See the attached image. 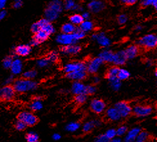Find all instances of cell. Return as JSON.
<instances>
[{
    "label": "cell",
    "mask_w": 157,
    "mask_h": 142,
    "mask_svg": "<svg viewBox=\"0 0 157 142\" xmlns=\"http://www.w3.org/2000/svg\"><path fill=\"white\" fill-rule=\"evenodd\" d=\"M86 36V33L77 28L72 34H59L56 37V41L61 46L77 44L80 40L83 39Z\"/></svg>",
    "instance_id": "cell-1"
},
{
    "label": "cell",
    "mask_w": 157,
    "mask_h": 142,
    "mask_svg": "<svg viewBox=\"0 0 157 142\" xmlns=\"http://www.w3.org/2000/svg\"><path fill=\"white\" fill-rule=\"evenodd\" d=\"M63 2L61 0H52L48 3L44 10V18L50 22H53L59 18L63 11Z\"/></svg>",
    "instance_id": "cell-2"
},
{
    "label": "cell",
    "mask_w": 157,
    "mask_h": 142,
    "mask_svg": "<svg viewBox=\"0 0 157 142\" xmlns=\"http://www.w3.org/2000/svg\"><path fill=\"white\" fill-rule=\"evenodd\" d=\"M12 86L16 93H25L36 89L38 87V83L33 80L23 78L14 80Z\"/></svg>",
    "instance_id": "cell-3"
},
{
    "label": "cell",
    "mask_w": 157,
    "mask_h": 142,
    "mask_svg": "<svg viewBox=\"0 0 157 142\" xmlns=\"http://www.w3.org/2000/svg\"><path fill=\"white\" fill-rule=\"evenodd\" d=\"M139 47L150 50L157 46V36L155 34H148L140 37L136 43Z\"/></svg>",
    "instance_id": "cell-4"
},
{
    "label": "cell",
    "mask_w": 157,
    "mask_h": 142,
    "mask_svg": "<svg viewBox=\"0 0 157 142\" xmlns=\"http://www.w3.org/2000/svg\"><path fill=\"white\" fill-rule=\"evenodd\" d=\"M153 112V108L149 104H136L132 108V113L138 118H146Z\"/></svg>",
    "instance_id": "cell-5"
},
{
    "label": "cell",
    "mask_w": 157,
    "mask_h": 142,
    "mask_svg": "<svg viewBox=\"0 0 157 142\" xmlns=\"http://www.w3.org/2000/svg\"><path fill=\"white\" fill-rule=\"evenodd\" d=\"M89 106L91 111L95 114H103L107 108V105L104 100L98 98L91 100L90 102Z\"/></svg>",
    "instance_id": "cell-6"
},
{
    "label": "cell",
    "mask_w": 157,
    "mask_h": 142,
    "mask_svg": "<svg viewBox=\"0 0 157 142\" xmlns=\"http://www.w3.org/2000/svg\"><path fill=\"white\" fill-rule=\"evenodd\" d=\"M119 111L122 118H126L132 114V107L126 101H119L113 106Z\"/></svg>",
    "instance_id": "cell-7"
},
{
    "label": "cell",
    "mask_w": 157,
    "mask_h": 142,
    "mask_svg": "<svg viewBox=\"0 0 157 142\" xmlns=\"http://www.w3.org/2000/svg\"><path fill=\"white\" fill-rule=\"evenodd\" d=\"M18 120L22 121L27 126H34L38 122V118L37 116L32 112L28 111H23L17 116Z\"/></svg>",
    "instance_id": "cell-8"
},
{
    "label": "cell",
    "mask_w": 157,
    "mask_h": 142,
    "mask_svg": "<svg viewBox=\"0 0 157 142\" xmlns=\"http://www.w3.org/2000/svg\"><path fill=\"white\" fill-rule=\"evenodd\" d=\"M86 64V71L88 73L91 75H95L97 73H98V72H99L104 62L99 57H97L91 59Z\"/></svg>",
    "instance_id": "cell-9"
},
{
    "label": "cell",
    "mask_w": 157,
    "mask_h": 142,
    "mask_svg": "<svg viewBox=\"0 0 157 142\" xmlns=\"http://www.w3.org/2000/svg\"><path fill=\"white\" fill-rule=\"evenodd\" d=\"M85 69L86 70V64L83 61H74L64 64L63 71L65 74L74 72L75 71Z\"/></svg>",
    "instance_id": "cell-10"
},
{
    "label": "cell",
    "mask_w": 157,
    "mask_h": 142,
    "mask_svg": "<svg viewBox=\"0 0 157 142\" xmlns=\"http://www.w3.org/2000/svg\"><path fill=\"white\" fill-rule=\"evenodd\" d=\"M91 39H92V40L96 41L100 47L104 48H108L112 44L110 39L104 32H102L94 34L91 36Z\"/></svg>",
    "instance_id": "cell-11"
},
{
    "label": "cell",
    "mask_w": 157,
    "mask_h": 142,
    "mask_svg": "<svg viewBox=\"0 0 157 142\" xmlns=\"http://www.w3.org/2000/svg\"><path fill=\"white\" fill-rule=\"evenodd\" d=\"M16 92L11 85H5L0 89V99L3 101H10L14 99Z\"/></svg>",
    "instance_id": "cell-12"
},
{
    "label": "cell",
    "mask_w": 157,
    "mask_h": 142,
    "mask_svg": "<svg viewBox=\"0 0 157 142\" xmlns=\"http://www.w3.org/2000/svg\"><path fill=\"white\" fill-rule=\"evenodd\" d=\"M82 50L81 45L77 44H73L67 45V46H62L60 48V52L64 55H76L80 53Z\"/></svg>",
    "instance_id": "cell-13"
},
{
    "label": "cell",
    "mask_w": 157,
    "mask_h": 142,
    "mask_svg": "<svg viewBox=\"0 0 157 142\" xmlns=\"http://www.w3.org/2000/svg\"><path fill=\"white\" fill-rule=\"evenodd\" d=\"M50 36L44 31L40 30L36 34H34V37H32L30 41V45L31 47H37L40 44L47 41Z\"/></svg>",
    "instance_id": "cell-14"
},
{
    "label": "cell",
    "mask_w": 157,
    "mask_h": 142,
    "mask_svg": "<svg viewBox=\"0 0 157 142\" xmlns=\"http://www.w3.org/2000/svg\"><path fill=\"white\" fill-rule=\"evenodd\" d=\"M102 125V121L99 119H92L90 120L81 125L82 131L84 133H89L92 131L95 128L100 127Z\"/></svg>",
    "instance_id": "cell-15"
},
{
    "label": "cell",
    "mask_w": 157,
    "mask_h": 142,
    "mask_svg": "<svg viewBox=\"0 0 157 142\" xmlns=\"http://www.w3.org/2000/svg\"><path fill=\"white\" fill-rule=\"evenodd\" d=\"M88 72L85 69L75 71L74 72L66 74V77L69 80L73 81H83L87 78Z\"/></svg>",
    "instance_id": "cell-16"
},
{
    "label": "cell",
    "mask_w": 157,
    "mask_h": 142,
    "mask_svg": "<svg viewBox=\"0 0 157 142\" xmlns=\"http://www.w3.org/2000/svg\"><path fill=\"white\" fill-rule=\"evenodd\" d=\"M106 8V4L102 0H95L91 1L88 4V10L94 14H98L101 12Z\"/></svg>",
    "instance_id": "cell-17"
},
{
    "label": "cell",
    "mask_w": 157,
    "mask_h": 142,
    "mask_svg": "<svg viewBox=\"0 0 157 142\" xmlns=\"http://www.w3.org/2000/svg\"><path fill=\"white\" fill-rule=\"evenodd\" d=\"M128 59L124 50H119L114 53L112 64L116 66H122L126 64Z\"/></svg>",
    "instance_id": "cell-18"
},
{
    "label": "cell",
    "mask_w": 157,
    "mask_h": 142,
    "mask_svg": "<svg viewBox=\"0 0 157 142\" xmlns=\"http://www.w3.org/2000/svg\"><path fill=\"white\" fill-rule=\"evenodd\" d=\"M104 113H105L106 119L110 121L116 122L122 119L119 111L117 110V109L114 106L106 108Z\"/></svg>",
    "instance_id": "cell-19"
},
{
    "label": "cell",
    "mask_w": 157,
    "mask_h": 142,
    "mask_svg": "<svg viewBox=\"0 0 157 142\" xmlns=\"http://www.w3.org/2000/svg\"><path fill=\"white\" fill-rule=\"evenodd\" d=\"M141 130L142 129L139 126L133 127L130 129H128V132L122 139L123 142H135L137 135L139 134Z\"/></svg>",
    "instance_id": "cell-20"
},
{
    "label": "cell",
    "mask_w": 157,
    "mask_h": 142,
    "mask_svg": "<svg viewBox=\"0 0 157 142\" xmlns=\"http://www.w3.org/2000/svg\"><path fill=\"white\" fill-rule=\"evenodd\" d=\"M32 51V47L30 44H19L14 50V54L18 57H27Z\"/></svg>",
    "instance_id": "cell-21"
},
{
    "label": "cell",
    "mask_w": 157,
    "mask_h": 142,
    "mask_svg": "<svg viewBox=\"0 0 157 142\" xmlns=\"http://www.w3.org/2000/svg\"><path fill=\"white\" fill-rule=\"evenodd\" d=\"M86 84L82 81H74L71 86V92L74 95L86 94Z\"/></svg>",
    "instance_id": "cell-22"
},
{
    "label": "cell",
    "mask_w": 157,
    "mask_h": 142,
    "mask_svg": "<svg viewBox=\"0 0 157 142\" xmlns=\"http://www.w3.org/2000/svg\"><path fill=\"white\" fill-rule=\"evenodd\" d=\"M126 56L128 60H132L139 55L140 47L137 44H132L128 47L125 50Z\"/></svg>",
    "instance_id": "cell-23"
},
{
    "label": "cell",
    "mask_w": 157,
    "mask_h": 142,
    "mask_svg": "<svg viewBox=\"0 0 157 142\" xmlns=\"http://www.w3.org/2000/svg\"><path fill=\"white\" fill-rule=\"evenodd\" d=\"M23 64L22 61L20 59H19V58L14 59L10 68L12 75H18L19 74H21L23 72Z\"/></svg>",
    "instance_id": "cell-24"
},
{
    "label": "cell",
    "mask_w": 157,
    "mask_h": 142,
    "mask_svg": "<svg viewBox=\"0 0 157 142\" xmlns=\"http://www.w3.org/2000/svg\"><path fill=\"white\" fill-rule=\"evenodd\" d=\"M63 8L67 11H84L82 6L77 4L75 0H65L63 2Z\"/></svg>",
    "instance_id": "cell-25"
},
{
    "label": "cell",
    "mask_w": 157,
    "mask_h": 142,
    "mask_svg": "<svg viewBox=\"0 0 157 142\" xmlns=\"http://www.w3.org/2000/svg\"><path fill=\"white\" fill-rule=\"evenodd\" d=\"M114 52L112 50L109 49H104L102 50L99 54V57L100 59L103 61V62L106 63H112L113 61Z\"/></svg>",
    "instance_id": "cell-26"
},
{
    "label": "cell",
    "mask_w": 157,
    "mask_h": 142,
    "mask_svg": "<svg viewBox=\"0 0 157 142\" xmlns=\"http://www.w3.org/2000/svg\"><path fill=\"white\" fill-rule=\"evenodd\" d=\"M29 107L32 111H41L43 108V104L40 96H37V97H36L32 100L29 106Z\"/></svg>",
    "instance_id": "cell-27"
},
{
    "label": "cell",
    "mask_w": 157,
    "mask_h": 142,
    "mask_svg": "<svg viewBox=\"0 0 157 142\" xmlns=\"http://www.w3.org/2000/svg\"><path fill=\"white\" fill-rule=\"evenodd\" d=\"M81 127V124L80 122H78L77 121H73L69 122L68 124H67V125L65 126V130L68 133H74L79 130Z\"/></svg>",
    "instance_id": "cell-28"
},
{
    "label": "cell",
    "mask_w": 157,
    "mask_h": 142,
    "mask_svg": "<svg viewBox=\"0 0 157 142\" xmlns=\"http://www.w3.org/2000/svg\"><path fill=\"white\" fill-rule=\"evenodd\" d=\"M151 138V134L149 132L144 130H141L139 134L137 135L135 142H149Z\"/></svg>",
    "instance_id": "cell-29"
},
{
    "label": "cell",
    "mask_w": 157,
    "mask_h": 142,
    "mask_svg": "<svg viewBox=\"0 0 157 142\" xmlns=\"http://www.w3.org/2000/svg\"><path fill=\"white\" fill-rule=\"evenodd\" d=\"M94 28V24L92 21H91L90 20H84L82 22V23L79 25V28H78L86 34L88 32L93 30Z\"/></svg>",
    "instance_id": "cell-30"
},
{
    "label": "cell",
    "mask_w": 157,
    "mask_h": 142,
    "mask_svg": "<svg viewBox=\"0 0 157 142\" xmlns=\"http://www.w3.org/2000/svg\"><path fill=\"white\" fill-rule=\"evenodd\" d=\"M76 26L71 23H66L61 26V33L63 34H72L77 30Z\"/></svg>",
    "instance_id": "cell-31"
},
{
    "label": "cell",
    "mask_w": 157,
    "mask_h": 142,
    "mask_svg": "<svg viewBox=\"0 0 157 142\" xmlns=\"http://www.w3.org/2000/svg\"><path fill=\"white\" fill-rule=\"evenodd\" d=\"M109 82V85L113 91L118 92L119 91L122 87V81L120 80L117 77L113 79H111L108 80Z\"/></svg>",
    "instance_id": "cell-32"
},
{
    "label": "cell",
    "mask_w": 157,
    "mask_h": 142,
    "mask_svg": "<svg viewBox=\"0 0 157 142\" xmlns=\"http://www.w3.org/2000/svg\"><path fill=\"white\" fill-rule=\"evenodd\" d=\"M119 68H120L119 67L116 66H113L112 67H110L107 70L106 73V79L109 80V79L117 77V74H118V72H119Z\"/></svg>",
    "instance_id": "cell-33"
},
{
    "label": "cell",
    "mask_w": 157,
    "mask_h": 142,
    "mask_svg": "<svg viewBox=\"0 0 157 142\" xmlns=\"http://www.w3.org/2000/svg\"><path fill=\"white\" fill-rule=\"evenodd\" d=\"M131 77V73L129 71L125 68H119L117 74V78L121 81L128 80Z\"/></svg>",
    "instance_id": "cell-34"
},
{
    "label": "cell",
    "mask_w": 157,
    "mask_h": 142,
    "mask_svg": "<svg viewBox=\"0 0 157 142\" xmlns=\"http://www.w3.org/2000/svg\"><path fill=\"white\" fill-rule=\"evenodd\" d=\"M70 23L73 24L75 26L78 25L79 26L82 22L84 21V19L81 16V14H74L73 15H71L69 17Z\"/></svg>",
    "instance_id": "cell-35"
},
{
    "label": "cell",
    "mask_w": 157,
    "mask_h": 142,
    "mask_svg": "<svg viewBox=\"0 0 157 142\" xmlns=\"http://www.w3.org/2000/svg\"><path fill=\"white\" fill-rule=\"evenodd\" d=\"M45 20H46L45 18H43V19H39V21L32 24L31 27H30V30L32 33L36 34V32H37L39 30H40L41 29L42 26L44 24Z\"/></svg>",
    "instance_id": "cell-36"
},
{
    "label": "cell",
    "mask_w": 157,
    "mask_h": 142,
    "mask_svg": "<svg viewBox=\"0 0 157 142\" xmlns=\"http://www.w3.org/2000/svg\"><path fill=\"white\" fill-rule=\"evenodd\" d=\"M88 96L86 94H80L75 95L74 97V102L77 105L81 106L84 104L88 101Z\"/></svg>",
    "instance_id": "cell-37"
},
{
    "label": "cell",
    "mask_w": 157,
    "mask_h": 142,
    "mask_svg": "<svg viewBox=\"0 0 157 142\" xmlns=\"http://www.w3.org/2000/svg\"><path fill=\"white\" fill-rule=\"evenodd\" d=\"M27 142H39V136L37 133L34 131L29 132L25 136Z\"/></svg>",
    "instance_id": "cell-38"
},
{
    "label": "cell",
    "mask_w": 157,
    "mask_h": 142,
    "mask_svg": "<svg viewBox=\"0 0 157 142\" xmlns=\"http://www.w3.org/2000/svg\"><path fill=\"white\" fill-rule=\"evenodd\" d=\"M47 58L50 63L57 62L59 59V53L56 50L51 51L47 54Z\"/></svg>",
    "instance_id": "cell-39"
},
{
    "label": "cell",
    "mask_w": 157,
    "mask_h": 142,
    "mask_svg": "<svg viewBox=\"0 0 157 142\" xmlns=\"http://www.w3.org/2000/svg\"><path fill=\"white\" fill-rule=\"evenodd\" d=\"M37 75V71L35 69H29L23 73V77L26 79L33 80Z\"/></svg>",
    "instance_id": "cell-40"
},
{
    "label": "cell",
    "mask_w": 157,
    "mask_h": 142,
    "mask_svg": "<svg viewBox=\"0 0 157 142\" xmlns=\"http://www.w3.org/2000/svg\"><path fill=\"white\" fill-rule=\"evenodd\" d=\"M128 131V127L126 125H121L116 129L117 136L118 137H124Z\"/></svg>",
    "instance_id": "cell-41"
},
{
    "label": "cell",
    "mask_w": 157,
    "mask_h": 142,
    "mask_svg": "<svg viewBox=\"0 0 157 142\" xmlns=\"http://www.w3.org/2000/svg\"><path fill=\"white\" fill-rule=\"evenodd\" d=\"M50 64V62L47 57L41 58V59H39L36 61V65L39 68H44L47 67L49 66Z\"/></svg>",
    "instance_id": "cell-42"
},
{
    "label": "cell",
    "mask_w": 157,
    "mask_h": 142,
    "mask_svg": "<svg viewBox=\"0 0 157 142\" xmlns=\"http://www.w3.org/2000/svg\"><path fill=\"white\" fill-rule=\"evenodd\" d=\"M140 5L143 7H147L149 6H153V7L157 9V0H141Z\"/></svg>",
    "instance_id": "cell-43"
},
{
    "label": "cell",
    "mask_w": 157,
    "mask_h": 142,
    "mask_svg": "<svg viewBox=\"0 0 157 142\" xmlns=\"http://www.w3.org/2000/svg\"><path fill=\"white\" fill-rule=\"evenodd\" d=\"M13 60H14V58H13L12 56L5 57L2 62L3 68L5 69H10L12 65V63L13 62Z\"/></svg>",
    "instance_id": "cell-44"
},
{
    "label": "cell",
    "mask_w": 157,
    "mask_h": 142,
    "mask_svg": "<svg viewBox=\"0 0 157 142\" xmlns=\"http://www.w3.org/2000/svg\"><path fill=\"white\" fill-rule=\"evenodd\" d=\"M104 134L106 135V136L109 139V140H112L115 137H117V133H116V129L114 128H110L107 129L104 133Z\"/></svg>",
    "instance_id": "cell-45"
},
{
    "label": "cell",
    "mask_w": 157,
    "mask_h": 142,
    "mask_svg": "<svg viewBox=\"0 0 157 142\" xmlns=\"http://www.w3.org/2000/svg\"><path fill=\"white\" fill-rule=\"evenodd\" d=\"M97 92V87L94 84H86V95L88 96L93 95Z\"/></svg>",
    "instance_id": "cell-46"
},
{
    "label": "cell",
    "mask_w": 157,
    "mask_h": 142,
    "mask_svg": "<svg viewBox=\"0 0 157 142\" xmlns=\"http://www.w3.org/2000/svg\"><path fill=\"white\" fill-rule=\"evenodd\" d=\"M27 125H26L24 122H23L22 121L17 120V121L16 122L15 124V128L18 131H23L24 130L26 129Z\"/></svg>",
    "instance_id": "cell-47"
},
{
    "label": "cell",
    "mask_w": 157,
    "mask_h": 142,
    "mask_svg": "<svg viewBox=\"0 0 157 142\" xmlns=\"http://www.w3.org/2000/svg\"><path fill=\"white\" fill-rule=\"evenodd\" d=\"M128 20V16L125 14H121L117 17V22L119 24L123 25L126 24Z\"/></svg>",
    "instance_id": "cell-48"
},
{
    "label": "cell",
    "mask_w": 157,
    "mask_h": 142,
    "mask_svg": "<svg viewBox=\"0 0 157 142\" xmlns=\"http://www.w3.org/2000/svg\"><path fill=\"white\" fill-rule=\"evenodd\" d=\"M109 140L106 136L104 134H101L97 136L93 142H109Z\"/></svg>",
    "instance_id": "cell-49"
},
{
    "label": "cell",
    "mask_w": 157,
    "mask_h": 142,
    "mask_svg": "<svg viewBox=\"0 0 157 142\" xmlns=\"http://www.w3.org/2000/svg\"><path fill=\"white\" fill-rule=\"evenodd\" d=\"M23 4V0H14L12 3V8L14 9H18L21 8Z\"/></svg>",
    "instance_id": "cell-50"
},
{
    "label": "cell",
    "mask_w": 157,
    "mask_h": 142,
    "mask_svg": "<svg viewBox=\"0 0 157 142\" xmlns=\"http://www.w3.org/2000/svg\"><path fill=\"white\" fill-rule=\"evenodd\" d=\"M120 2L124 5L127 6H131L135 5L137 2H138V0H120Z\"/></svg>",
    "instance_id": "cell-51"
},
{
    "label": "cell",
    "mask_w": 157,
    "mask_h": 142,
    "mask_svg": "<svg viewBox=\"0 0 157 142\" xmlns=\"http://www.w3.org/2000/svg\"><path fill=\"white\" fill-rule=\"evenodd\" d=\"M14 82V76L13 75H10L9 77H8L5 80V85H10L12 83H13Z\"/></svg>",
    "instance_id": "cell-52"
},
{
    "label": "cell",
    "mask_w": 157,
    "mask_h": 142,
    "mask_svg": "<svg viewBox=\"0 0 157 142\" xmlns=\"http://www.w3.org/2000/svg\"><path fill=\"white\" fill-rule=\"evenodd\" d=\"M101 82V78L97 75H94L92 77V84L94 85H97L98 84H99Z\"/></svg>",
    "instance_id": "cell-53"
},
{
    "label": "cell",
    "mask_w": 157,
    "mask_h": 142,
    "mask_svg": "<svg viewBox=\"0 0 157 142\" xmlns=\"http://www.w3.org/2000/svg\"><path fill=\"white\" fill-rule=\"evenodd\" d=\"M82 18L84 20H89L90 17H91V15H90V13L88 11H85V12H83L82 14H81Z\"/></svg>",
    "instance_id": "cell-54"
},
{
    "label": "cell",
    "mask_w": 157,
    "mask_h": 142,
    "mask_svg": "<svg viewBox=\"0 0 157 142\" xmlns=\"http://www.w3.org/2000/svg\"><path fill=\"white\" fill-rule=\"evenodd\" d=\"M61 138H62V136L59 133H54L53 135H52V140H54V141L60 140L61 139Z\"/></svg>",
    "instance_id": "cell-55"
},
{
    "label": "cell",
    "mask_w": 157,
    "mask_h": 142,
    "mask_svg": "<svg viewBox=\"0 0 157 142\" xmlns=\"http://www.w3.org/2000/svg\"><path fill=\"white\" fill-rule=\"evenodd\" d=\"M7 15V11L6 10H0V21L3 20V19Z\"/></svg>",
    "instance_id": "cell-56"
},
{
    "label": "cell",
    "mask_w": 157,
    "mask_h": 142,
    "mask_svg": "<svg viewBox=\"0 0 157 142\" xmlns=\"http://www.w3.org/2000/svg\"><path fill=\"white\" fill-rule=\"evenodd\" d=\"M8 0H0V10H3L7 3Z\"/></svg>",
    "instance_id": "cell-57"
},
{
    "label": "cell",
    "mask_w": 157,
    "mask_h": 142,
    "mask_svg": "<svg viewBox=\"0 0 157 142\" xmlns=\"http://www.w3.org/2000/svg\"><path fill=\"white\" fill-rule=\"evenodd\" d=\"M109 142H123V140H122V138L117 136L112 140H109Z\"/></svg>",
    "instance_id": "cell-58"
},
{
    "label": "cell",
    "mask_w": 157,
    "mask_h": 142,
    "mask_svg": "<svg viewBox=\"0 0 157 142\" xmlns=\"http://www.w3.org/2000/svg\"><path fill=\"white\" fill-rule=\"evenodd\" d=\"M146 64L147 65V66H148V67L151 66L153 64V62L151 59H147L146 61Z\"/></svg>",
    "instance_id": "cell-59"
},
{
    "label": "cell",
    "mask_w": 157,
    "mask_h": 142,
    "mask_svg": "<svg viewBox=\"0 0 157 142\" xmlns=\"http://www.w3.org/2000/svg\"><path fill=\"white\" fill-rule=\"evenodd\" d=\"M143 29V27L141 25H136L135 27V30L136 32H140Z\"/></svg>",
    "instance_id": "cell-60"
},
{
    "label": "cell",
    "mask_w": 157,
    "mask_h": 142,
    "mask_svg": "<svg viewBox=\"0 0 157 142\" xmlns=\"http://www.w3.org/2000/svg\"><path fill=\"white\" fill-rule=\"evenodd\" d=\"M155 77L157 76V72H156V70L155 71Z\"/></svg>",
    "instance_id": "cell-61"
},
{
    "label": "cell",
    "mask_w": 157,
    "mask_h": 142,
    "mask_svg": "<svg viewBox=\"0 0 157 142\" xmlns=\"http://www.w3.org/2000/svg\"><path fill=\"white\" fill-rule=\"evenodd\" d=\"M91 1H95V0H91Z\"/></svg>",
    "instance_id": "cell-62"
}]
</instances>
